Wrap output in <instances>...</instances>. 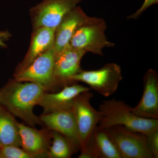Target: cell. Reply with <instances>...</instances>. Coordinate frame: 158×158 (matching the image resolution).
Returning a JSON list of instances; mask_svg holds the SVG:
<instances>
[{
    "label": "cell",
    "mask_w": 158,
    "mask_h": 158,
    "mask_svg": "<svg viewBox=\"0 0 158 158\" xmlns=\"http://www.w3.org/2000/svg\"><path fill=\"white\" fill-rule=\"evenodd\" d=\"M45 89L40 85L13 79L0 90V106L30 126L43 124L34 113Z\"/></svg>",
    "instance_id": "6da1fadb"
},
{
    "label": "cell",
    "mask_w": 158,
    "mask_h": 158,
    "mask_svg": "<svg viewBox=\"0 0 158 158\" xmlns=\"http://www.w3.org/2000/svg\"><path fill=\"white\" fill-rule=\"evenodd\" d=\"M98 111L101 114L98 126L103 128L122 126L145 135L158 130V119L137 116L132 111L131 107L122 101L115 98L105 101Z\"/></svg>",
    "instance_id": "7a4b0ae2"
},
{
    "label": "cell",
    "mask_w": 158,
    "mask_h": 158,
    "mask_svg": "<svg viewBox=\"0 0 158 158\" xmlns=\"http://www.w3.org/2000/svg\"><path fill=\"white\" fill-rule=\"evenodd\" d=\"M122 79L120 66L110 63L97 70H82L71 78V81L83 82L90 89L108 97L116 92Z\"/></svg>",
    "instance_id": "3957f363"
},
{
    "label": "cell",
    "mask_w": 158,
    "mask_h": 158,
    "mask_svg": "<svg viewBox=\"0 0 158 158\" xmlns=\"http://www.w3.org/2000/svg\"><path fill=\"white\" fill-rule=\"evenodd\" d=\"M93 96L90 90L81 94L75 99L71 109L78 134L81 151L87 147L101 119L99 111L90 103Z\"/></svg>",
    "instance_id": "277c9868"
},
{
    "label": "cell",
    "mask_w": 158,
    "mask_h": 158,
    "mask_svg": "<svg viewBox=\"0 0 158 158\" xmlns=\"http://www.w3.org/2000/svg\"><path fill=\"white\" fill-rule=\"evenodd\" d=\"M56 54L54 47L50 48L36 58L25 69L14 74V80L35 83L46 91L58 88L54 76Z\"/></svg>",
    "instance_id": "5b68a950"
},
{
    "label": "cell",
    "mask_w": 158,
    "mask_h": 158,
    "mask_svg": "<svg viewBox=\"0 0 158 158\" xmlns=\"http://www.w3.org/2000/svg\"><path fill=\"white\" fill-rule=\"evenodd\" d=\"M105 129L122 158H153L146 144V135L122 126Z\"/></svg>",
    "instance_id": "8992f818"
},
{
    "label": "cell",
    "mask_w": 158,
    "mask_h": 158,
    "mask_svg": "<svg viewBox=\"0 0 158 158\" xmlns=\"http://www.w3.org/2000/svg\"><path fill=\"white\" fill-rule=\"evenodd\" d=\"M82 0H44L32 8L34 30L47 27L56 30L64 18Z\"/></svg>",
    "instance_id": "52a82bcc"
},
{
    "label": "cell",
    "mask_w": 158,
    "mask_h": 158,
    "mask_svg": "<svg viewBox=\"0 0 158 158\" xmlns=\"http://www.w3.org/2000/svg\"><path fill=\"white\" fill-rule=\"evenodd\" d=\"M106 29V23L102 19L96 22L82 26L72 37L69 44L86 52L102 56L104 48L115 45L108 40L105 34Z\"/></svg>",
    "instance_id": "ba28073f"
},
{
    "label": "cell",
    "mask_w": 158,
    "mask_h": 158,
    "mask_svg": "<svg viewBox=\"0 0 158 158\" xmlns=\"http://www.w3.org/2000/svg\"><path fill=\"white\" fill-rule=\"evenodd\" d=\"M86 52L74 48L69 44L56 54L54 65V76L57 87L63 88L72 83L71 79L82 70L81 59Z\"/></svg>",
    "instance_id": "9c48e42d"
},
{
    "label": "cell",
    "mask_w": 158,
    "mask_h": 158,
    "mask_svg": "<svg viewBox=\"0 0 158 158\" xmlns=\"http://www.w3.org/2000/svg\"><path fill=\"white\" fill-rule=\"evenodd\" d=\"M100 19L90 17L81 7H75L66 15L56 29L54 46L56 53L69 44L72 37L81 27L96 22Z\"/></svg>",
    "instance_id": "30bf717a"
},
{
    "label": "cell",
    "mask_w": 158,
    "mask_h": 158,
    "mask_svg": "<svg viewBox=\"0 0 158 158\" xmlns=\"http://www.w3.org/2000/svg\"><path fill=\"white\" fill-rule=\"evenodd\" d=\"M131 110L140 117L158 119V76L155 70L149 69L144 75L143 94Z\"/></svg>",
    "instance_id": "8fae6325"
},
{
    "label": "cell",
    "mask_w": 158,
    "mask_h": 158,
    "mask_svg": "<svg viewBox=\"0 0 158 158\" xmlns=\"http://www.w3.org/2000/svg\"><path fill=\"white\" fill-rule=\"evenodd\" d=\"M21 146L31 158L48 157L51 131L39 130L18 122Z\"/></svg>",
    "instance_id": "7c38bea8"
},
{
    "label": "cell",
    "mask_w": 158,
    "mask_h": 158,
    "mask_svg": "<svg viewBox=\"0 0 158 158\" xmlns=\"http://www.w3.org/2000/svg\"><path fill=\"white\" fill-rule=\"evenodd\" d=\"M39 118L46 128L64 136L78 151L80 150L78 134L72 110L44 113Z\"/></svg>",
    "instance_id": "4fadbf2b"
},
{
    "label": "cell",
    "mask_w": 158,
    "mask_h": 158,
    "mask_svg": "<svg viewBox=\"0 0 158 158\" xmlns=\"http://www.w3.org/2000/svg\"><path fill=\"white\" fill-rule=\"evenodd\" d=\"M90 88L79 84L65 85L54 93L43 94L37 105L44 110V113L71 110L74 101L79 94L90 90Z\"/></svg>",
    "instance_id": "5bb4252c"
},
{
    "label": "cell",
    "mask_w": 158,
    "mask_h": 158,
    "mask_svg": "<svg viewBox=\"0 0 158 158\" xmlns=\"http://www.w3.org/2000/svg\"><path fill=\"white\" fill-rule=\"evenodd\" d=\"M79 158H122L106 131L98 125Z\"/></svg>",
    "instance_id": "9a60e30c"
},
{
    "label": "cell",
    "mask_w": 158,
    "mask_h": 158,
    "mask_svg": "<svg viewBox=\"0 0 158 158\" xmlns=\"http://www.w3.org/2000/svg\"><path fill=\"white\" fill-rule=\"evenodd\" d=\"M56 31L47 27L34 29L27 52L16 67L14 74L25 69L40 55L53 47Z\"/></svg>",
    "instance_id": "2e32d148"
},
{
    "label": "cell",
    "mask_w": 158,
    "mask_h": 158,
    "mask_svg": "<svg viewBox=\"0 0 158 158\" xmlns=\"http://www.w3.org/2000/svg\"><path fill=\"white\" fill-rule=\"evenodd\" d=\"M10 145L21 146L18 122L0 106V146Z\"/></svg>",
    "instance_id": "e0dca14e"
},
{
    "label": "cell",
    "mask_w": 158,
    "mask_h": 158,
    "mask_svg": "<svg viewBox=\"0 0 158 158\" xmlns=\"http://www.w3.org/2000/svg\"><path fill=\"white\" fill-rule=\"evenodd\" d=\"M77 151L67 138L59 133L51 131L48 158H69Z\"/></svg>",
    "instance_id": "ac0fdd59"
},
{
    "label": "cell",
    "mask_w": 158,
    "mask_h": 158,
    "mask_svg": "<svg viewBox=\"0 0 158 158\" xmlns=\"http://www.w3.org/2000/svg\"><path fill=\"white\" fill-rule=\"evenodd\" d=\"M0 158H32L20 147L15 145L0 146Z\"/></svg>",
    "instance_id": "d6986e66"
},
{
    "label": "cell",
    "mask_w": 158,
    "mask_h": 158,
    "mask_svg": "<svg viewBox=\"0 0 158 158\" xmlns=\"http://www.w3.org/2000/svg\"><path fill=\"white\" fill-rule=\"evenodd\" d=\"M146 144L153 158H158V130L146 135Z\"/></svg>",
    "instance_id": "ffe728a7"
},
{
    "label": "cell",
    "mask_w": 158,
    "mask_h": 158,
    "mask_svg": "<svg viewBox=\"0 0 158 158\" xmlns=\"http://www.w3.org/2000/svg\"><path fill=\"white\" fill-rule=\"evenodd\" d=\"M158 3V0H144V2L140 9L133 14L130 15L128 17L129 19H137L149 7Z\"/></svg>",
    "instance_id": "44dd1931"
},
{
    "label": "cell",
    "mask_w": 158,
    "mask_h": 158,
    "mask_svg": "<svg viewBox=\"0 0 158 158\" xmlns=\"http://www.w3.org/2000/svg\"><path fill=\"white\" fill-rule=\"evenodd\" d=\"M11 36V34L8 31H0V48L6 47V42Z\"/></svg>",
    "instance_id": "7402d4cb"
}]
</instances>
